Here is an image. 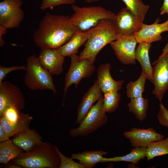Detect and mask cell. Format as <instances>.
Returning <instances> with one entry per match:
<instances>
[{
  "label": "cell",
  "instance_id": "obj_7",
  "mask_svg": "<svg viewBox=\"0 0 168 168\" xmlns=\"http://www.w3.org/2000/svg\"><path fill=\"white\" fill-rule=\"evenodd\" d=\"M79 56L76 54L70 56L71 64L65 77L63 105L68 90L72 84L76 88L81 80L91 76L95 71L94 61L85 59L79 60Z\"/></svg>",
  "mask_w": 168,
  "mask_h": 168
},
{
  "label": "cell",
  "instance_id": "obj_6",
  "mask_svg": "<svg viewBox=\"0 0 168 168\" xmlns=\"http://www.w3.org/2000/svg\"><path fill=\"white\" fill-rule=\"evenodd\" d=\"M103 96L91 108L79 126L70 130L69 134L71 137H84L107 123L108 118L103 107Z\"/></svg>",
  "mask_w": 168,
  "mask_h": 168
},
{
  "label": "cell",
  "instance_id": "obj_5",
  "mask_svg": "<svg viewBox=\"0 0 168 168\" xmlns=\"http://www.w3.org/2000/svg\"><path fill=\"white\" fill-rule=\"evenodd\" d=\"M24 83L32 91L50 90L57 93L52 75L41 65L38 58L33 54L26 59Z\"/></svg>",
  "mask_w": 168,
  "mask_h": 168
},
{
  "label": "cell",
  "instance_id": "obj_17",
  "mask_svg": "<svg viewBox=\"0 0 168 168\" xmlns=\"http://www.w3.org/2000/svg\"><path fill=\"white\" fill-rule=\"evenodd\" d=\"M103 96L97 80L82 98L77 109V124H79L82 121L95 103Z\"/></svg>",
  "mask_w": 168,
  "mask_h": 168
},
{
  "label": "cell",
  "instance_id": "obj_2",
  "mask_svg": "<svg viewBox=\"0 0 168 168\" xmlns=\"http://www.w3.org/2000/svg\"><path fill=\"white\" fill-rule=\"evenodd\" d=\"M118 34L112 20L100 21L91 31L84 49L80 53L79 60L88 59L95 62L100 51L105 45L115 40Z\"/></svg>",
  "mask_w": 168,
  "mask_h": 168
},
{
  "label": "cell",
  "instance_id": "obj_4",
  "mask_svg": "<svg viewBox=\"0 0 168 168\" xmlns=\"http://www.w3.org/2000/svg\"><path fill=\"white\" fill-rule=\"evenodd\" d=\"M72 7L74 13L70 17L71 21L81 31L95 27L102 20H113L115 16L111 11L100 6L80 7L73 4Z\"/></svg>",
  "mask_w": 168,
  "mask_h": 168
},
{
  "label": "cell",
  "instance_id": "obj_41",
  "mask_svg": "<svg viewBox=\"0 0 168 168\" xmlns=\"http://www.w3.org/2000/svg\"><path fill=\"white\" fill-rule=\"evenodd\" d=\"M167 14H168V13ZM166 21H167V22H168V19Z\"/></svg>",
  "mask_w": 168,
  "mask_h": 168
},
{
  "label": "cell",
  "instance_id": "obj_14",
  "mask_svg": "<svg viewBox=\"0 0 168 168\" xmlns=\"http://www.w3.org/2000/svg\"><path fill=\"white\" fill-rule=\"evenodd\" d=\"M38 58L41 65L52 76L63 72L65 57L58 49L41 48Z\"/></svg>",
  "mask_w": 168,
  "mask_h": 168
},
{
  "label": "cell",
  "instance_id": "obj_38",
  "mask_svg": "<svg viewBox=\"0 0 168 168\" xmlns=\"http://www.w3.org/2000/svg\"><path fill=\"white\" fill-rule=\"evenodd\" d=\"M168 53V41L164 49L162 50V54L159 56V58L161 57Z\"/></svg>",
  "mask_w": 168,
  "mask_h": 168
},
{
  "label": "cell",
  "instance_id": "obj_35",
  "mask_svg": "<svg viewBox=\"0 0 168 168\" xmlns=\"http://www.w3.org/2000/svg\"><path fill=\"white\" fill-rule=\"evenodd\" d=\"M2 124L0 123V142L10 139Z\"/></svg>",
  "mask_w": 168,
  "mask_h": 168
},
{
  "label": "cell",
  "instance_id": "obj_23",
  "mask_svg": "<svg viewBox=\"0 0 168 168\" xmlns=\"http://www.w3.org/2000/svg\"><path fill=\"white\" fill-rule=\"evenodd\" d=\"M24 151L11 139L0 142V163L5 165L17 157Z\"/></svg>",
  "mask_w": 168,
  "mask_h": 168
},
{
  "label": "cell",
  "instance_id": "obj_31",
  "mask_svg": "<svg viewBox=\"0 0 168 168\" xmlns=\"http://www.w3.org/2000/svg\"><path fill=\"white\" fill-rule=\"evenodd\" d=\"M16 107L11 106L4 110L0 117L3 116L10 123H16L20 119L21 113Z\"/></svg>",
  "mask_w": 168,
  "mask_h": 168
},
{
  "label": "cell",
  "instance_id": "obj_12",
  "mask_svg": "<svg viewBox=\"0 0 168 168\" xmlns=\"http://www.w3.org/2000/svg\"><path fill=\"white\" fill-rule=\"evenodd\" d=\"M153 68V94L161 101L163 95L168 89V53L158 58L152 63Z\"/></svg>",
  "mask_w": 168,
  "mask_h": 168
},
{
  "label": "cell",
  "instance_id": "obj_8",
  "mask_svg": "<svg viewBox=\"0 0 168 168\" xmlns=\"http://www.w3.org/2000/svg\"><path fill=\"white\" fill-rule=\"evenodd\" d=\"M21 0H3L0 2V25L7 29L19 26L24 17Z\"/></svg>",
  "mask_w": 168,
  "mask_h": 168
},
{
  "label": "cell",
  "instance_id": "obj_34",
  "mask_svg": "<svg viewBox=\"0 0 168 168\" xmlns=\"http://www.w3.org/2000/svg\"><path fill=\"white\" fill-rule=\"evenodd\" d=\"M26 67L25 66H13L11 67H6L0 66V85L3 82V80L6 75L10 72L15 70H22L26 71Z\"/></svg>",
  "mask_w": 168,
  "mask_h": 168
},
{
  "label": "cell",
  "instance_id": "obj_28",
  "mask_svg": "<svg viewBox=\"0 0 168 168\" xmlns=\"http://www.w3.org/2000/svg\"><path fill=\"white\" fill-rule=\"evenodd\" d=\"M120 98L121 94L118 91H112L104 93L103 105L106 113H112L116 110Z\"/></svg>",
  "mask_w": 168,
  "mask_h": 168
},
{
  "label": "cell",
  "instance_id": "obj_29",
  "mask_svg": "<svg viewBox=\"0 0 168 168\" xmlns=\"http://www.w3.org/2000/svg\"><path fill=\"white\" fill-rule=\"evenodd\" d=\"M133 14L144 19L150 6L141 0H122Z\"/></svg>",
  "mask_w": 168,
  "mask_h": 168
},
{
  "label": "cell",
  "instance_id": "obj_22",
  "mask_svg": "<svg viewBox=\"0 0 168 168\" xmlns=\"http://www.w3.org/2000/svg\"><path fill=\"white\" fill-rule=\"evenodd\" d=\"M33 119L29 113L22 112L20 119L15 124L10 123L3 116L0 117V123L2 124L7 133L10 138L23 129L29 127L30 124Z\"/></svg>",
  "mask_w": 168,
  "mask_h": 168
},
{
  "label": "cell",
  "instance_id": "obj_30",
  "mask_svg": "<svg viewBox=\"0 0 168 168\" xmlns=\"http://www.w3.org/2000/svg\"><path fill=\"white\" fill-rule=\"evenodd\" d=\"M54 146L60 159L59 168H85L83 164L74 161L71 157L69 158L64 156L60 152L56 145Z\"/></svg>",
  "mask_w": 168,
  "mask_h": 168
},
{
  "label": "cell",
  "instance_id": "obj_1",
  "mask_svg": "<svg viewBox=\"0 0 168 168\" xmlns=\"http://www.w3.org/2000/svg\"><path fill=\"white\" fill-rule=\"evenodd\" d=\"M77 30L70 17L48 13L35 32L33 41L41 48L59 49L67 43Z\"/></svg>",
  "mask_w": 168,
  "mask_h": 168
},
{
  "label": "cell",
  "instance_id": "obj_3",
  "mask_svg": "<svg viewBox=\"0 0 168 168\" xmlns=\"http://www.w3.org/2000/svg\"><path fill=\"white\" fill-rule=\"evenodd\" d=\"M9 162L22 168H59L60 159L54 145L45 142L32 151L22 152Z\"/></svg>",
  "mask_w": 168,
  "mask_h": 168
},
{
  "label": "cell",
  "instance_id": "obj_13",
  "mask_svg": "<svg viewBox=\"0 0 168 168\" xmlns=\"http://www.w3.org/2000/svg\"><path fill=\"white\" fill-rule=\"evenodd\" d=\"M123 135L129 139L134 148H147L151 142L163 139L164 136L157 132L152 128L147 129L133 128L129 131H124Z\"/></svg>",
  "mask_w": 168,
  "mask_h": 168
},
{
  "label": "cell",
  "instance_id": "obj_36",
  "mask_svg": "<svg viewBox=\"0 0 168 168\" xmlns=\"http://www.w3.org/2000/svg\"><path fill=\"white\" fill-rule=\"evenodd\" d=\"M7 28L5 27L0 25V46L2 47L4 44V42L2 40V36L6 33Z\"/></svg>",
  "mask_w": 168,
  "mask_h": 168
},
{
  "label": "cell",
  "instance_id": "obj_20",
  "mask_svg": "<svg viewBox=\"0 0 168 168\" xmlns=\"http://www.w3.org/2000/svg\"><path fill=\"white\" fill-rule=\"evenodd\" d=\"M90 31L91 29L85 31L77 30L67 43L58 49L61 54L64 57L76 54L79 48L86 43Z\"/></svg>",
  "mask_w": 168,
  "mask_h": 168
},
{
  "label": "cell",
  "instance_id": "obj_32",
  "mask_svg": "<svg viewBox=\"0 0 168 168\" xmlns=\"http://www.w3.org/2000/svg\"><path fill=\"white\" fill-rule=\"evenodd\" d=\"M76 0H42L40 9L44 10L48 9L52 10L53 8L62 4H73Z\"/></svg>",
  "mask_w": 168,
  "mask_h": 168
},
{
  "label": "cell",
  "instance_id": "obj_40",
  "mask_svg": "<svg viewBox=\"0 0 168 168\" xmlns=\"http://www.w3.org/2000/svg\"><path fill=\"white\" fill-rule=\"evenodd\" d=\"M10 0V1H15V0Z\"/></svg>",
  "mask_w": 168,
  "mask_h": 168
},
{
  "label": "cell",
  "instance_id": "obj_24",
  "mask_svg": "<svg viewBox=\"0 0 168 168\" xmlns=\"http://www.w3.org/2000/svg\"><path fill=\"white\" fill-rule=\"evenodd\" d=\"M146 148L136 147L131 149L130 153L121 156H116L112 158L104 157L101 163L109 162L124 161L138 164L142 159L146 157Z\"/></svg>",
  "mask_w": 168,
  "mask_h": 168
},
{
  "label": "cell",
  "instance_id": "obj_37",
  "mask_svg": "<svg viewBox=\"0 0 168 168\" xmlns=\"http://www.w3.org/2000/svg\"><path fill=\"white\" fill-rule=\"evenodd\" d=\"M168 13V0H164L163 4L161 8V15Z\"/></svg>",
  "mask_w": 168,
  "mask_h": 168
},
{
  "label": "cell",
  "instance_id": "obj_18",
  "mask_svg": "<svg viewBox=\"0 0 168 168\" xmlns=\"http://www.w3.org/2000/svg\"><path fill=\"white\" fill-rule=\"evenodd\" d=\"M110 64L105 63L101 64L97 69V82L101 90L103 93L110 91H119L122 89L124 81L114 80L110 73Z\"/></svg>",
  "mask_w": 168,
  "mask_h": 168
},
{
  "label": "cell",
  "instance_id": "obj_10",
  "mask_svg": "<svg viewBox=\"0 0 168 168\" xmlns=\"http://www.w3.org/2000/svg\"><path fill=\"white\" fill-rule=\"evenodd\" d=\"M144 20L133 14L126 7L115 15L112 21L118 34L133 35L140 29Z\"/></svg>",
  "mask_w": 168,
  "mask_h": 168
},
{
  "label": "cell",
  "instance_id": "obj_33",
  "mask_svg": "<svg viewBox=\"0 0 168 168\" xmlns=\"http://www.w3.org/2000/svg\"><path fill=\"white\" fill-rule=\"evenodd\" d=\"M159 110L157 117L160 125L168 128V110L160 102Z\"/></svg>",
  "mask_w": 168,
  "mask_h": 168
},
{
  "label": "cell",
  "instance_id": "obj_26",
  "mask_svg": "<svg viewBox=\"0 0 168 168\" xmlns=\"http://www.w3.org/2000/svg\"><path fill=\"white\" fill-rule=\"evenodd\" d=\"M168 154V137L151 143L146 148V157L148 161L158 156Z\"/></svg>",
  "mask_w": 168,
  "mask_h": 168
},
{
  "label": "cell",
  "instance_id": "obj_21",
  "mask_svg": "<svg viewBox=\"0 0 168 168\" xmlns=\"http://www.w3.org/2000/svg\"><path fill=\"white\" fill-rule=\"evenodd\" d=\"M107 152L103 150L86 151L77 153H73L71 157L76 159L83 164L85 168H93L100 163L104 156L107 154Z\"/></svg>",
  "mask_w": 168,
  "mask_h": 168
},
{
  "label": "cell",
  "instance_id": "obj_27",
  "mask_svg": "<svg viewBox=\"0 0 168 168\" xmlns=\"http://www.w3.org/2000/svg\"><path fill=\"white\" fill-rule=\"evenodd\" d=\"M147 77L145 74L142 72L141 74L134 82L131 81L128 83L126 86V94L128 98H136L142 96L145 91V86Z\"/></svg>",
  "mask_w": 168,
  "mask_h": 168
},
{
  "label": "cell",
  "instance_id": "obj_16",
  "mask_svg": "<svg viewBox=\"0 0 168 168\" xmlns=\"http://www.w3.org/2000/svg\"><path fill=\"white\" fill-rule=\"evenodd\" d=\"M11 139L14 144L25 152L32 151L43 143L42 136L34 129L26 128L15 134Z\"/></svg>",
  "mask_w": 168,
  "mask_h": 168
},
{
  "label": "cell",
  "instance_id": "obj_9",
  "mask_svg": "<svg viewBox=\"0 0 168 168\" xmlns=\"http://www.w3.org/2000/svg\"><path fill=\"white\" fill-rule=\"evenodd\" d=\"M137 43L133 35L118 34L117 39L110 45L121 62L126 65L135 64V48Z\"/></svg>",
  "mask_w": 168,
  "mask_h": 168
},
{
  "label": "cell",
  "instance_id": "obj_15",
  "mask_svg": "<svg viewBox=\"0 0 168 168\" xmlns=\"http://www.w3.org/2000/svg\"><path fill=\"white\" fill-rule=\"evenodd\" d=\"M159 19H156L155 22L151 25L143 23L140 29L133 35L137 43L152 42L162 40L161 34L168 31V22L167 21L159 23Z\"/></svg>",
  "mask_w": 168,
  "mask_h": 168
},
{
  "label": "cell",
  "instance_id": "obj_39",
  "mask_svg": "<svg viewBox=\"0 0 168 168\" xmlns=\"http://www.w3.org/2000/svg\"><path fill=\"white\" fill-rule=\"evenodd\" d=\"M7 168H22L21 166L16 164H10L9 165H7V166H6Z\"/></svg>",
  "mask_w": 168,
  "mask_h": 168
},
{
  "label": "cell",
  "instance_id": "obj_25",
  "mask_svg": "<svg viewBox=\"0 0 168 168\" xmlns=\"http://www.w3.org/2000/svg\"><path fill=\"white\" fill-rule=\"evenodd\" d=\"M148 106V99L143 98L142 96L131 99L127 105L129 111L133 114L136 119L141 121L147 117Z\"/></svg>",
  "mask_w": 168,
  "mask_h": 168
},
{
  "label": "cell",
  "instance_id": "obj_19",
  "mask_svg": "<svg viewBox=\"0 0 168 168\" xmlns=\"http://www.w3.org/2000/svg\"><path fill=\"white\" fill-rule=\"evenodd\" d=\"M151 43L147 42L139 43L135 50L136 60L138 61L142 68V72L146 75L147 79L153 82V68L151 64L149 56V51Z\"/></svg>",
  "mask_w": 168,
  "mask_h": 168
},
{
  "label": "cell",
  "instance_id": "obj_11",
  "mask_svg": "<svg viewBox=\"0 0 168 168\" xmlns=\"http://www.w3.org/2000/svg\"><path fill=\"white\" fill-rule=\"evenodd\" d=\"M25 105V98L19 87L9 82L3 81L0 85V116L8 107L14 106L21 110Z\"/></svg>",
  "mask_w": 168,
  "mask_h": 168
}]
</instances>
